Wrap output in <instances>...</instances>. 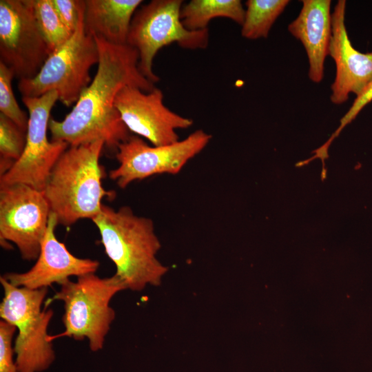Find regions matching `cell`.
Listing matches in <instances>:
<instances>
[{
	"label": "cell",
	"mask_w": 372,
	"mask_h": 372,
	"mask_svg": "<svg viewBox=\"0 0 372 372\" xmlns=\"http://www.w3.org/2000/svg\"><path fill=\"white\" fill-rule=\"evenodd\" d=\"M32 4L39 28L52 52L65 43L73 33L60 19L52 0H32Z\"/></svg>",
	"instance_id": "d6986e66"
},
{
	"label": "cell",
	"mask_w": 372,
	"mask_h": 372,
	"mask_svg": "<svg viewBox=\"0 0 372 372\" xmlns=\"http://www.w3.org/2000/svg\"><path fill=\"white\" fill-rule=\"evenodd\" d=\"M14 77L12 70L0 61V113L27 131L29 117L20 108L14 96L12 88Z\"/></svg>",
	"instance_id": "44dd1931"
},
{
	"label": "cell",
	"mask_w": 372,
	"mask_h": 372,
	"mask_svg": "<svg viewBox=\"0 0 372 372\" xmlns=\"http://www.w3.org/2000/svg\"><path fill=\"white\" fill-rule=\"evenodd\" d=\"M57 101L54 91L39 97H22L29 117L25 146L20 158L0 176V187L22 183L43 190L54 165L69 147L65 142L48 138L50 112Z\"/></svg>",
	"instance_id": "9c48e42d"
},
{
	"label": "cell",
	"mask_w": 372,
	"mask_h": 372,
	"mask_svg": "<svg viewBox=\"0 0 372 372\" xmlns=\"http://www.w3.org/2000/svg\"><path fill=\"white\" fill-rule=\"evenodd\" d=\"M51 51L37 23L32 0L0 1V61L15 77H34Z\"/></svg>",
	"instance_id": "8fae6325"
},
{
	"label": "cell",
	"mask_w": 372,
	"mask_h": 372,
	"mask_svg": "<svg viewBox=\"0 0 372 372\" xmlns=\"http://www.w3.org/2000/svg\"><path fill=\"white\" fill-rule=\"evenodd\" d=\"M26 132L0 113V176L8 172L21 156Z\"/></svg>",
	"instance_id": "ffe728a7"
},
{
	"label": "cell",
	"mask_w": 372,
	"mask_h": 372,
	"mask_svg": "<svg viewBox=\"0 0 372 372\" xmlns=\"http://www.w3.org/2000/svg\"><path fill=\"white\" fill-rule=\"evenodd\" d=\"M57 225L55 215L50 212L35 264L27 271L10 272L2 276L14 286L39 289L48 288L54 283L60 285L71 276L95 273L99 262L72 254L65 244L56 238L54 229Z\"/></svg>",
	"instance_id": "4fadbf2b"
},
{
	"label": "cell",
	"mask_w": 372,
	"mask_h": 372,
	"mask_svg": "<svg viewBox=\"0 0 372 372\" xmlns=\"http://www.w3.org/2000/svg\"><path fill=\"white\" fill-rule=\"evenodd\" d=\"M50 212L43 191L22 183L0 187L1 246L12 242L23 260H37Z\"/></svg>",
	"instance_id": "30bf717a"
},
{
	"label": "cell",
	"mask_w": 372,
	"mask_h": 372,
	"mask_svg": "<svg viewBox=\"0 0 372 372\" xmlns=\"http://www.w3.org/2000/svg\"><path fill=\"white\" fill-rule=\"evenodd\" d=\"M211 135L197 130L187 137L161 146H150L142 138L130 135L116 152L118 166L109 177L122 189L136 180L163 174H178L187 163L208 145Z\"/></svg>",
	"instance_id": "ba28073f"
},
{
	"label": "cell",
	"mask_w": 372,
	"mask_h": 372,
	"mask_svg": "<svg viewBox=\"0 0 372 372\" xmlns=\"http://www.w3.org/2000/svg\"><path fill=\"white\" fill-rule=\"evenodd\" d=\"M298 17L289 32L304 45L309 63V77L319 83L324 76V63L332 33L330 0H303Z\"/></svg>",
	"instance_id": "9a60e30c"
},
{
	"label": "cell",
	"mask_w": 372,
	"mask_h": 372,
	"mask_svg": "<svg viewBox=\"0 0 372 372\" xmlns=\"http://www.w3.org/2000/svg\"><path fill=\"white\" fill-rule=\"evenodd\" d=\"M92 220L106 255L116 266L115 274L127 289L141 291L147 285H161L169 269L156 257L161 245L151 218L134 214L127 206L116 210L103 205Z\"/></svg>",
	"instance_id": "7a4b0ae2"
},
{
	"label": "cell",
	"mask_w": 372,
	"mask_h": 372,
	"mask_svg": "<svg viewBox=\"0 0 372 372\" xmlns=\"http://www.w3.org/2000/svg\"><path fill=\"white\" fill-rule=\"evenodd\" d=\"M289 3V0L247 1L241 25L242 37L248 39L267 38L271 26Z\"/></svg>",
	"instance_id": "ac0fdd59"
},
{
	"label": "cell",
	"mask_w": 372,
	"mask_h": 372,
	"mask_svg": "<svg viewBox=\"0 0 372 372\" xmlns=\"http://www.w3.org/2000/svg\"><path fill=\"white\" fill-rule=\"evenodd\" d=\"M183 5L182 0H152L139 7L132 18L127 44L138 53L141 72L154 84L160 79L153 71V62L161 48L174 43L188 50L208 46V29L193 31L183 25Z\"/></svg>",
	"instance_id": "52a82bcc"
},
{
	"label": "cell",
	"mask_w": 372,
	"mask_h": 372,
	"mask_svg": "<svg viewBox=\"0 0 372 372\" xmlns=\"http://www.w3.org/2000/svg\"><path fill=\"white\" fill-rule=\"evenodd\" d=\"M245 10L240 0H192L183 5L180 19L189 30L208 29L210 21L228 18L242 25Z\"/></svg>",
	"instance_id": "e0dca14e"
},
{
	"label": "cell",
	"mask_w": 372,
	"mask_h": 372,
	"mask_svg": "<svg viewBox=\"0 0 372 372\" xmlns=\"http://www.w3.org/2000/svg\"><path fill=\"white\" fill-rule=\"evenodd\" d=\"M84 9L85 5L72 37L49 54L38 74L19 80L22 97H39L54 91L59 101L70 107L90 84V70L98 64L99 54L94 37L85 32Z\"/></svg>",
	"instance_id": "8992f818"
},
{
	"label": "cell",
	"mask_w": 372,
	"mask_h": 372,
	"mask_svg": "<svg viewBox=\"0 0 372 372\" xmlns=\"http://www.w3.org/2000/svg\"><path fill=\"white\" fill-rule=\"evenodd\" d=\"M372 101V81L369 85L365 91L359 96L356 97L353 105L349 108L348 112L340 120V125L338 128L332 134L331 138L327 141L328 144H331L332 141L337 137L341 132L342 129L351 123L360 113V112L370 102Z\"/></svg>",
	"instance_id": "cb8c5ba5"
},
{
	"label": "cell",
	"mask_w": 372,
	"mask_h": 372,
	"mask_svg": "<svg viewBox=\"0 0 372 372\" xmlns=\"http://www.w3.org/2000/svg\"><path fill=\"white\" fill-rule=\"evenodd\" d=\"M0 282L3 290L0 317L18 331L13 345L18 371L43 372L48 369L55 360V352L48 333L54 311L41 308L48 288L16 287L2 276Z\"/></svg>",
	"instance_id": "5b68a950"
},
{
	"label": "cell",
	"mask_w": 372,
	"mask_h": 372,
	"mask_svg": "<svg viewBox=\"0 0 372 372\" xmlns=\"http://www.w3.org/2000/svg\"><path fill=\"white\" fill-rule=\"evenodd\" d=\"M52 3L63 23L74 33L84 8L85 0H52Z\"/></svg>",
	"instance_id": "603a6c76"
},
{
	"label": "cell",
	"mask_w": 372,
	"mask_h": 372,
	"mask_svg": "<svg viewBox=\"0 0 372 372\" xmlns=\"http://www.w3.org/2000/svg\"><path fill=\"white\" fill-rule=\"evenodd\" d=\"M163 93L155 87L149 92L127 86L115 99V107L130 132L161 146L179 141L177 130L193 125L192 119L184 117L167 107Z\"/></svg>",
	"instance_id": "7c38bea8"
},
{
	"label": "cell",
	"mask_w": 372,
	"mask_h": 372,
	"mask_svg": "<svg viewBox=\"0 0 372 372\" xmlns=\"http://www.w3.org/2000/svg\"><path fill=\"white\" fill-rule=\"evenodd\" d=\"M104 146L101 140L69 146L54 165L43 191L58 225L92 220L101 212L103 198L112 196L102 185L99 159Z\"/></svg>",
	"instance_id": "3957f363"
},
{
	"label": "cell",
	"mask_w": 372,
	"mask_h": 372,
	"mask_svg": "<svg viewBox=\"0 0 372 372\" xmlns=\"http://www.w3.org/2000/svg\"><path fill=\"white\" fill-rule=\"evenodd\" d=\"M345 9L346 1L339 0L331 14L329 54L336 66L331 87V101L335 104L344 103L350 93L360 96L372 81V51L362 53L352 45L344 23Z\"/></svg>",
	"instance_id": "5bb4252c"
},
{
	"label": "cell",
	"mask_w": 372,
	"mask_h": 372,
	"mask_svg": "<svg viewBox=\"0 0 372 372\" xmlns=\"http://www.w3.org/2000/svg\"><path fill=\"white\" fill-rule=\"evenodd\" d=\"M143 2L142 0H85V32L112 44H127L132 18Z\"/></svg>",
	"instance_id": "2e32d148"
},
{
	"label": "cell",
	"mask_w": 372,
	"mask_h": 372,
	"mask_svg": "<svg viewBox=\"0 0 372 372\" xmlns=\"http://www.w3.org/2000/svg\"><path fill=\"white\" fill-rule=\"evenodd\" d=\"M60 289L52 298L45 301V308L55 300L63 303L62 322L63 332L49 336V340L69 337L76 340L87 338L92 352L103 348L105 338L115 318V311L110 305L118 292L127 289L116 274L100 278L95 273L70 279L60 284Z\"/></svg>",
	"instance_id": "277c9868"
},
{
	"label": "cell",
	"mask_w": 372,
	"mask_h": 372,
	"mask_svg": "<svg viewBox=\"0 0 372 372\" xmlns=\"http://www.w3.org/2000/svg\"><path fill=\"white\" fill-rule=\"evenodd\" d=\"M93 37L99 54L96 72L63 120L50 119L48 130L52 141L76 146L101 140L116 152L118 145L130 136L115 107L117 94L127 86L145 92L156 86L139 70L135 48Z\"/></svg>",
	"instance_id": "6da1fadb"
},
{
	"label": "cell",
	"mask_w": 372,
	"mask_h": 372,
	"mask_svg": "<svg viewBox=\"0 0 372 372\" xmlns=\"http://www.w3.org/2000/svg\"><path fill=\"white\" fill-rule=\"evenodd\" d=\"M17 327L3 320L0 321V372H19L12 339Z\"/></svg>",
	"instance_id": "7402d4cb"
},
{
	"label": "cell",
	"mask_w": 372,
	"mask_h": 372,
	"mask_svg": "<svg viewBox=\"0 0 372 372\" xmlns=\"http://www.w3.org/2000/svg\"><path fill=\"white\" fill-rule=\"evenodd\" d=\"M328 149H329V146L324 144L320 147L318 148L316 150L314 151L315 156H313L312 158H311V159L316 158H320L322 160V164H323V168H324V160L327 158H328V156H329V155H328ZM311 160H309V161H311Z\"/></svg>",
	"instance_id": "d4e9b609"
}]
</instances>
